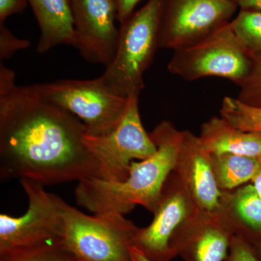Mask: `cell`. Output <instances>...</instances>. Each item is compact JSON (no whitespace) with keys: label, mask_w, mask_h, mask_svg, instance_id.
I'll return each instance as SVG.
<instances>
[{"label":"cell","mask_w":261,"mask_h":261,"mask_svg":"<svg viewBox=\"0 0 261 261\" xmlns=\"http://www.w3.org/2000/svg\"><path fill=\"white\" fill-rule=\"evenodd\" d=\"M78 118L19 86L14 71L0 63V168L4 178L44 185L101 178Z\"/></svg>","instance_id":"1"},{"label":"cell","mask_w":261,"mask_h":261,"mask_svg":"<svg viewBox=\"0 0 261 261\" xmlns=\"http://www.w3.org/2000/svg\"><path fill=\"white\" fill-rule=\"evenodd\" d=\"M185 132L171 121H161L149 133L157 147L153 155L134 161L124 181L81 180L75 190L77 204L94 214L126 215L137 205L153 213L163 185L176 166Z\"/></svg>","instance_id":"2"},{"label":"cell","mask_w":261,"mask_h":261,"mask_svg":"<svg viewBox=\"0 0 261 261\" xmlns=\"http://www.w3.org/2000/svg\"><path fill=\"white\" fill-rule=\"evenodd\" d=\"M161 6L162 0H148L120 23L116 55L100 77L122 96L139 97L145 88L144 74L160 49Z\"/></svg>","instance_id":"3"},{"label":"cell","mask_w":261,"mask_h":261,"mask_svg":"<svg viewBox=\"0 0 261 261\" xmlns=\"http://www.w3.org/2000/svg\"><path fill=\"white\" fill-rule=\"evenodd\" d=\"M62 240L77 261H132L130 249L137 227L124 215L88 216L61 199Z\"/></svg>","instance_id":"4"},{"label":"cell","mask_w":261,"mask_h":261,"mask_svg":"<svg viewBox=\"0 0 261 261\" xmlns=\"http://www.w3.org/2000/svg\"><path fill=\"white\" fill-rule=\"evenodd\" d=\"M252 66L251 55L239 42L228 23L200 40L174 50L167 69L188 82L215 76L239 86L250 74Z\"/></svg>","instance_id":"5"},{"label":"cell","mask_w":261,"mask_h":261,"mask_svg":"<svg viewBox=\"0 0 261 261\" xmlns=\"http://www.w3.org/2000/svg\"><path fill=\"white\" fill-rule=\"evenodd\" d=\"M32 87L43 98L78 118L89 135L112 132L128 105V97L108 87L100 76L89 80H58Z\"/></svg>","instance_id":"6"},{"label":"cell","mask_w":261,"mask_h":261,"mask_svg":"<svg viewBox=\"0 0 261 261\" xmlns=\"http://www.w3.org/2000/svg\"><path fill=\"white\" fill-rule=\"evenodd\" d=\"M85 142L100 168V179L126 180L134 160L143 161L157 151L141 121L138 96L128 97L124 115L118 126L106 135L87 134Z\"/></svg>","instance_id":"7"},{"label":"cell","mask_w":261,"mask_h":261,"mask_svg":"<svg viewBox=\"0 0 261 261\" xmlns=\"http://www.w3.org/2000/svg\"><path fill=\"white\" fill-rule=\"evenodd\" d=\"M20 180L29 207L20 217L0 214V253L42 245L63 236L62 198L48 192L39 182Z\"/></svg>","instance_id":"8"},{"label":"cell","mask_w":261,"mask_h":261,"mask_svg":"<svg viewBox=\"0 0 261 261\" xmlns=\"http://www.w3.org/2000/svg\"><path fill=\"white\" fill-rule=\"evenodd\" d=\"M233 0H162L160 49L173 51L200 40L231 21Z\"/></svg>","instance_id":"9"},{"label":"cell","mask_w":261,"mask_h":261,"mask_svg":"<svg viewBox=\"0 0 261 261\" xmlns=\"http://www.w3.org/2000/svg\"><path fill=\"white\" fill-rule=\"evenodd\" d=\"M198 210L173 170L163 185L152 222L138 228L132 246L151 261L172 260L176 257L171 247L175 233Z\"/></svg>","instance_id":"10"},{"label":"cell","mask_w":261,"mask_h":261,"mask_svg":"<svg viewBox=\"0 0 261 261\" xmlns=\"http://www.w3.org/2000/svg\"><path fill=\"white\" fill-rule=\"evenodd\" d=\"M77 49L92 64L107 67L118 47V7L116 0H70Z\"/></svg>","instance_id":"11"},{"label":"cell","mask_w":261,"mask_h":261,"mask_svg":"<svg viewBox=\"0 0 261 261\" xmlns=\"http://www.w3.org/2000/svg\"><path fill=\"white\" fill-rule=\"evenodd\" d=\"M232 235L219 214L198 210L178 228L171 247L184 261H224Z\"/></svg>","instance_id":"12"},{"label":"cell","mask_w":261,"mask_h":261,"mask_svg":"<svg viewBox=\"0 0 261 261\" xmlns=\"http://www.w3.org/2000/svg\"><path fill=\"white\" fill-rule=\"evenodd\" d=\"M174 171L200 211L219 214L222 191L215 177L211 153L190 130H185Z\"/></svg>","instance_id":"13"},{"label":"cell","mask_w":261,"mask_h":261,"mask_svg":"<svg viewBox=\"0 0 261 261\" xmlns=\"http://www.w3.org/2000/svg\"><path fill=\"white\" fill-rule=\"evenodd\" d=\"M233 234L252 245L261 240V198L252 184L222 192L219 213Z\"/></svg>","instance_id":"14"},{"label":"cell","mask_w":261,"mask_h":261,"mask_svg":"<svg viewBox=\"0 0 261 261\" xmlns=\"http://www.w3.org/2000/svg\"><path fill=\"white\" fill-rule=\"evenodd\" d=\"M41 31L37 51L44 54L61 44L76 47L70 0H27Z\"/></svg>","instance_id":"15"},{"label":"cell","mask_w":261,"mask_h":261,"mask_svg":"<svg viewBox=\"0 0 261 261\" xmlns=\"http://www.w3.org/2000/svg\"><path fill=\"white\" fill-rule=\"evenodd\" d=\"M199 138L211 154L261 158V132H243L221 116L212 117L202 123Z\"/></svg>","instance_id":"16"},{"label":"cell","mask_w":261,"mask_h":261,"mask_svg":"<svg viewBox=\"0 0 261 261\" xmlns=\"http://www.w3.org/2000/svg\"><path fill=\"white\" fill-rule=\"evenodd\" d=\"M213 168L221 191H231L251 181L261 170L257 159L230 153L211 154Z\"/></svg>","instance_id":"17"},{"label":"cell","mask_w":261,"mask_h":261,"mask_svg":"<svg viewBox=\"0 0 261 261\" xmlns=\"http://www.w3.org/2000/svg\"><path fill=\"white\" fill-rule=\"evenodd\" d=\"M0 261H77L62 239L0 253Z\"/></svg>","instance_id":"18"},{"label":"cell","mask_w":261,"mask_h":261,"mask_svg":"<svg viewBox=\"0 0 261 261\" xmlns=\"http://www.w3.org/2000/svg\"><path fill=\"white\" fill-rule=\"evenodd\" d=\"M220 116L243 132H261V107L249 106L238 98L224 97Z\"/></svg>","instance_id":"19"},{"label":"cell","mask_w":261,"mask_h":261,"mask_svg":"<svg viewBox=\"0 0 261 261\" xmlns=\"http://www.w3.org/2000/svg\"><path fill=\"white\" fill-rule=\"evenodd\" d=\"M229 24L247 53L261 54V11L241 10Z\"/></svg>","instance_id":"20"},{"label":"cell","mask_w":261,"mask_h":261,"mask_svg":"<svg viewBox=\"0 0 261 261\" xmlns=\"http://www.w3.org/2000/svg\"><path fill=\"white\" fill-rule=\"evenodd\" d=\"M252 58L251 71L239 85L237 98L245 104L261 107V54L252 55Z\"/></svg>","instance_id":"21"},{"label":"cell","mask_w":261,"mask_h":261,"mask_svg":"<svg viewBox=\"0 0 261 261\" xmlns=\"http://www.w3.org/2000/svg\"><path fill=\"white\" fill-rule=\"evenodd\" d=\"M30 45L28 39H19L15 37L5 23H0V60L9 59L16 51L27 49Z\"/></svg>","instance_id":"22"},{"label":"cell","mask_w":261,"mask_h":261,"mask_svg":"<svg viewBox=\"0 0 261 261\" xmlns=\"http://www.w3.org/2000/svg\"><path fill=\"white\" fill-rule=\"evenodd\" d=\"M224 261H261L252 244L245 239L233 234L227 257Z\"/></svg>","instance_id":"23"},{"label":"cell","mask_w":261,"mask_h":261,"mask_svg":"<svg viewBox=\"0 0 261 261\" xmlns=\"http://www.w3.org/2000/svg\"><path fill=\"white\" fill-rule=\"evenodd\" d=\"M29 5L27 0H0V23L11 15L22 13Z\"/></svg>","instance_id":"24"},{"label":"cell","mask_w":261,"mask_h":261,"mask_svg":"<svg viewBox=\"0 0 261 261\" xmlns=\"http://www.w3.org/2000/svg\"><path fill=\"white\" fill-rule=\"evenodd\" d=\"M142 0H116L118 7V21L123 23L135 12L136 6Z\"/></svg>","instance_id":"25"},{"label":"cell","mask_w":261,"mask_h":261,"mask_svg":"<svg viewBox=\"0 0 261 261\" xmlns=\"http://www.w3.org/2000/svg\"><path fill=\"white\" fill-rule=\"evenodd\" d=\"M241 10L261 11V0H233Z\"/></svg>","instance_id":"26"},{"label":"cell","mask_w":261,"mask_h":261,"mask_svg":"<svg viewBox=\"0 0 261 261\" xmlns=\"http://www.w3.org/2000/svg\"><path fill=\"white\" fill-rule=\"evenodd\" d=\"M130 253L132 261H151L145 255H144L138 249L132 245L130 246Z\"/></svg>","instance_id":"27"},{"label":"cell","mask_w":261,"mask_h":261,"mask_svg":"<svg viewBox=\"0 0 261 261\" xmlns=\"http://www.w3.org/2000/svg\"><path fill=\"white\" fill-rule=\"evenodd\" d=\"M252 185L255 187V190L261 198V170L257 173L256 176L252 180Z\"/></svg>","instance_id":"28"},{"label":"cell","mask_w":261,"mask_h":261,"mask_svg":"<svg viewBox=\"0 0 261 261\" xmlns=\"http://www.w3.org/2000/svg\"><path fill=\"white\" fill-rule=\"evenodd\" d=\"M252 246L255 248V251H256L257 255H258V256L260 257L261 259V240L260 241L257 242L255 245H252Z\"/></svg>","instance_id":"29"},{"label":"cell","mask_w":261,"mask_h":261,"mask_svg":"<svg viewBox=\"0 0 261 261\" xmlns=\"http://www.w3.org/2000/svg\"><path fill=\"white\" fill-rule=\"evenodd\" d=\"M257 161H258V162L260 163V166H261V158H260V159L257 160Z\"/></svg>","instance_id":"30"}]
</instances>
